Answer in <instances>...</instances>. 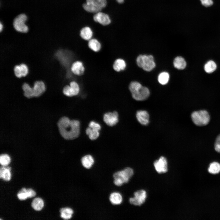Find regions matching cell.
<instances>
[{
    "mask_svg": "<svg viewBox=\"0 0 220 220\" xmlns=\"http://www.w3.org/2000/svg\"><path fill=\"white\" fill-rule=\"evenodd\" d=\"M57 125L61 135L66 139H74L79 135L80 123L78 120H70L64 117L59 119Z\"/></svg>",
    "mask_w": 220,
    "mask_h": 220,
    "instance_id": "6da1fadb",
    "label": "cell"
},
{
    "mask_svg": "<svg viewBox=\"0 0 220 220\" xmlns=\"http://www.w3.org/2000/svg\"><path fill=\"white\" fill-rule=\"evenodd\" d=\"M28 198H31L35 196L36 195L35 192L31 189H27Z\"/></svg>",
    "mask_w": 220,
    "mask_h": 220,
    "instance_id": "74e56055",
    "label": "cell"
},
{
    "mask_svg": "<svg viewBox=\"0 0 220 220\" xmlns=\"http://www.w3.org/2000/svg\"><path fill=\"white\" fill-rule=\"evenodd\" d=\"M214 147L216 151L220 153V134L217 136L216 138Z\"/></svg>",
    "mask_w": 220,
    "mask_h": 220,
    "instance_id": "e575fe53",
    "label": "cell"
},
{
    "mask_svg": "<svg viewBox=\"0 0 220 220\" xmlns=\"http://www.w3.org/2000/svg\"><path fill=\"white\" fill-rule=\"evenodd\" d=\"M80 35L83 39L86 40H89L93 36V32L90 27L86 26L83 28L81 30Z\"/></svg>",
    "mask_w": 220,
    "mask_h": 220,
    "instance_id": "e0dca14e",
    "label": "cell"
},
{
    "mask_svg": "<svg viewBox=\"0 0 220 220\" xmlns=\"http://www.w3.org/2000/svg\"><path fill=\"white\" fill-rule=\"evenodd\" d=\"M129 89L133 98L137 101L145 100L150 95V91L148 88L142 86L137 82H131L129 85Z\"/></svg>",
    "mask_w": 220,
    "mask_h": 220,
    "instance_id": "7a4b0ae2",
    "label": "cell"
},
{
    "mask_svg": "<svg viewBox=\"0 0 220 220\" xmlns=\"http://www.w3.org/2000/svg\"><path fill=\"white\" fill-rule=\"evenodd\" d=\"M133 197L130 198L129 202L132 204L140 206L145 202L147 194L146 192L144 190H138L134 193Z\"/></svg>",
    "mask_w": 220,
    "mask_h": 220,
    "instance_id": "ba28073f",
    "label": "cell"
},
{
    "mask_svg": "<svg viewBox=\"0 0 220 220\" xmlns=\"http://www.w3.org/2000/svg\"><path fill=\"white\" fill-rule=\"evenodd\" d=\"M73 96L78 95L79 91V87L78 84L75 81H72L70 84Z\"/></svg>",
    "mask_w": 220,
    "mask_h": 220,
    "instance_id": "4dcf8cb0",
    "label": "cell"
},
{
    "mask_svg": "<svg viewBox=\"0 0 220 220\" xmlns=\"http://www.w3.org/2000/svg\"><path fill=\"white\" fill-rule=\"evenodd\" d=\"M88 45L90 49L95 52L99 51L101 47L100 42L95 38L90 39L88 42Z\"/></svg>",
    "mask_w": 220,
    "mask_h": 220,
    "instance_id": "7402d4cb",
    "label": "cell"
},
{
    "mask_svg": "<svg viewBox=\"0 0 220 220\" xmlns=\"http://www.w3.org/2000/svg\"><path fill=\"white\" fill-rule=\"evenodd\" d=\"M154 165L156 170L159 173H165L167 171V161L164 156H161L158 160H156Z\"/></svg>",
    "mask_w": 220,
    "mask_h": 220,
    "instance_id": "9c48e42d",
    "label": "cell"
},
{
    "mask_svg": "<svg viewBox=\"0 0 220 220\" xmlns=\"http://www.w3.org/2000/svg\"><path fill=\"white\" fill-rule=\"evenodd\" d=\"M72 72L75 75H80L83 74L85 70L82 62L77 61L73 63L71 66Z\"/></svg>",
    "mask_w": 220,
    "mask_h": 220,
    "instance_id": "5bb4252c",
    "label": "cell"
},
{
    "mask_svg": "<svg viewBox=\"0 0 220 220\" xmlns=\"http://www.w3.org/2000/svg\"><path fill=\"white\" fill-rule=\"evenodd\" d=\"M63 93L66 96L72 97L73 96L70 85L65 86L63 89Z\"/></svg>",
    "mask_w": 220,
    "mask_h": 220,
    "instance_id": "1f68e13d",
    "label": "cell"
},
{
    "mask_svg": "<svg viewBox=\"0 0 220 220\" xmlns=\"http://www.w3.org/2000/svg\"><path fill=\"white\" fill-rule=\"evenodd\" d=\"M93 19L95 22L104 26L109 25L111 22L108 14L101 11L95 13L93 16Z\"/></svg>",
    "mask_w": 220,
    "mask_h": 220,
    "instance_id": "30bf717a",
    "label": "cell"
},
{
    "mask_svg": "<svg viewBox=\"0 0 220 220\" xmlns=\"http://www.w3.org/2000/svg\"><path fill=\"white\" fill-rule=\"evenodd\" d=\"M169 74L166 72H163L160 73L158 78L159 82L163 85L167 84L169 81Z\"/></svg>",
    "mask_w": 220,
    "mask_h": 220,
    "instance_id": "83f0119b",
    "label": "cell"
},
{
    "mask_svg": "<svg viewBox=\"0 0 220 220\" xmlns=\"http://www.w3.org/2000/svg\"><path fill=\"white\" fill-rule=\"evenodd\" d=\"M89 127L99 131L101 128V127L99 124L94 121L90 122L89 125Z\"/></svg>",
    "mask_w": 220,
    "mask_h": 220,
    "instance_id": "d590c367",
    "label": "cell"
},
{
    "mask_svg": "<svg viewBox=\"0 0 220 220\" xmlns=\"http://www.w3.org/2000/svg\"><path fill=\"white\" fill-rule=\"evenodd\" d=\"M11 168L7 166H2L0 168V178L3 180L9 181L11 179Z\"/></svg>",
    "mask_w": 220,
    "mask_h": 220,
    "instance_id": "2e32d148",
    "label": "cell"
},
{
    "mask_svg": "<svg viewBox=\"0 0 220 220\" xmlns=\"http://www.w3.org/2000/svg\"><path fill=\"white\" fill-rule=\"evenodd\" d=\"M133 174V170L129 167L117 171L113 175V183L116 186H121L123 184L128 182Z\"/></svg>",
    "mask_w": 220,
    "mask_h": 220,
    "instance_id": "3957f363",
    "label": "cell"
},
{
    "mask_svg": "<svg viewBox=\"0 0 220 220\" xmlns=\"http://www.w3.org/2000/svg\"><path fill=\"white\" fill-rule=\"evenodd\" d=\"M60 212L61 217L64 220L71 219L74 213L73 210L69 207L62 208L60 209Z\"/></svg>",
    "mask_w": 220,
    "mask_h": 220,
    "instance_id": "d6986e66",
    "label": "cell"
},
{
    "mask_svg": "<svg viewBox=\"0 0 220 220\" xmlns=\"http://www.w3.org/2000/svg\"><path fill=\"white\" fill-rule=\"evenodd\" d=\"M116 1L117 2H118L119 3L121 4L123 3L124 0H116Z\"/></svg>",
    "mask_w": 220,
    "mask_h": 220,
    "instance_id": "f35d334b",
    "label": "cell"
},
{
    "mask_svg": "<svg viewBox=\"0 0 220 220\" xmlns=\"http://www.w3.org/2000/svg\"><path fill=\"white\" fill-rule=\"evenodd\" d=\"M138 65L146 71L152 70L156 66L154 58L152 55H139L136 60Z\"/></svg>",
    "mask_w": 220,
    "mask_h": 220,
    "instance_id": "5b68a950",
    "label": "cell"
},
{
    "mask_svg": "<svg viewBox=\"0 0 220 220\" xmlns=\"http://www.w3.org/2000/svg\"><path fill=\"white\" fill-rule=\"evenodd\" d=\"M31 206L35 210L39 211L44 207V203L42 199L39 197L35 198L31 203Z\"/></svg>",
    "mask_w": 220,
    "mask_h": 220,
    "instance_id": "603a6c76",
    "label": "cell"
},
{
    "mask_svg": "<svg viewBox=\"0 0 220 220\" xmlns=\"http://www.w3.org/2000/svg\"><path fill=\"white\" fill-rule=\"evenodd\" d=\"M105 122L108 125L112 126L115 125L118 121V115L116 111L113 112H108L103 116Z\"/></svg>",
    "mask_w": 220,
    "mask_h": 220,
    "instance_id": "8fae6325",
    "label": "cell"
},
{
    "mask_svg": "<svg viewBox=\"0 0 220 220\" xmlns=\"http://www.w3.org/2000/svg\"><path fill=\"white\" fill-rule=\"evenodd\" d=\"M27 17L24 14H21L17 16L14 20L13 26L17 31L21 33H25L28 30V28L25 24Z\"/></svg>",
    "mask_w": 220,
    "mask_h": 220,
    "instance_id": "52a82bcc",
    "label": "cell"
},
{
    "mask_svg": "<svg viewBox=\"0 0 220 220\" xmlns=\"http://www.w3.org/2000/svg\"><path fill=\"white\" fill-rule=\"evenodd\" d=\"M3 25L1 22L0 24V30L1 32L2 31V29H3Z\"/></svg>",
    "mask_w": 220,
    "mask_h": 220,
    "instance_id": "ab89813d",
    "label": "cell"
},
{
    "mask_svg": "<svg viewBox=\"0 0 220 220\" xmlns=\"http://www.w3.org/2000/svg\"><path fill=\"white\" fill-rule=\"evenodd\" d=\"M24 95L26 97L30 98L34 97L32 88L27 83H24L22 86Z\"/></svg>",
    "mask_w": 220,
    "mask_h": 220,
    "instance_id": "484cf974",
    "label": "cell"
},
{
    "mask_svg": "<svg viewBox=\"0 0 220 220\" xmlns=\"http://www.w3.org/2000/svg\"><path fill=\"white\" fill-rule=\"evenodd\" d=\"M107 5L106 0H86L83 7L87 12L95 13L101 11Z\"/></svg>",
    "mask_w": 220,
    "mask_h": 220,
    "instance_id": "277c9868",
    "label": "cell"
},
{
    "mask_svg": "<svg viewBox=\"0 0 220 220\" xmlns=\"http://www.w3.org/2000/svg\"><path fill=\"white\" fill-rule=\"evenodd\" d=\"M125 61L122 59H118L115 60L113 64L114 69L116 72L124 70L126 67Z\"/></svg>",
    "mask_w": 220,
    "mask_h": 220,
    "instance_id": "44dd1931",
    "label": "cell"
},
{
    "mask_svg": "<svg viewBox=\"0 0 220 220\" xmlns=\"http://www.w3.org/2000/svg\"><path fill=\"white\" fill-rule=\"evenodd\" d=\"M204 68L206 73H211L216 70L217 65L214 61L210 60L205 64Z\"/></svg>",
    "mask_w": 220,
    "mask_h": 220,
    "instance_id": "cb8c5ba5",
    "label": "cell"
},
{
    "mask_svg": "<svg viewBox=\"0 0 220 220\" xmlns=\"http://www.w3.org/2000/svg\"><path fill=\"white\" fill-rule=\"evenodd\" d=\"M32 89L34 97H38L41 96L45 91V85L43 82L37 81L34 83Z\"/></svg>",
    "mask_w": 220,
    "mask_h": 220,
    "instance_id": "4fadbf2b",
    "label": "cell"
},
{
    "mask_svg": "<svg viewBox=\"0 0 220 220\" xmlns=\"http://www.w3.org/2000/svg\"><path fill=\"white\" fill-rule=\"evenodd\" d=\"M202 5L205 7H209L213 4V0H200Z\"/></svg>",
    "mask_w": 220,
    "mask_h": 220,
    "instance_id": "8d00e7d4",
    "label": "cell"
},
{
    "mask_svg": "<svg viewBox=\"0 0 220 220\" xmlns=\"http://www.w3.org/2000/svg\"><path fill=\"white\" fill-rule=\"evenodd\" d=\"M86 134L88 135L90 139L92 140L96 139L99 135L98 130L92 129L90 127L86 129Z\"/></svg>",
    "mask_w": 220,
    "mask_h": 220,
    "instance_id": "4316f807",
    "label": "cell"
},
{
    "mask_svg": "<svg viewBox=\"0 0 220 220\" xmlns=\"http://www.w3.org/2000/svg\"><path fill=\"white\" fill-rule=\"evenodd\" d=\"M18 198L20 200H24L28 198L27 189L24 188L19 191L17 194Z\"/></svg>",
    "mask_w": 220,
    "mask_h": 220,
    "instance_id": "f1b7e54d",
    "label": "cell"
},
{
    "mask_svg": "<svg viewBox=\"0 0 220 220\" xmlns=\"http://www.w3.org/2000/svg\"><path fill=\"white\" fill-rule=\"evenodd\" d=\"M191 116L193 123L198 126L206 125L210 120L209 114L205 110L194 112L192 113Z\"/></svg>",
    "mask_w": 220,
    "mask_h": 220,
    "instance_id": "8992f818",
    "label": "cell"
},
{
    "mask_svg": "<svg viewBox=\"0 0 220 220\" xmlns=\"http://www.w3.org/2000/svg\"><path fill=\"white\" fill-rule=\"evenodd\" d=\"M136 117L138 121L141 125H147L149 123V116L148 112L144 110L137 111Z\"/></svg>",
    "mask_w": 220,
    "mask_h": 220,
    "instance_id": "7c38bea8",
    "label": "cell"
},
{
    "mask_svg": "<svg viewBox=\"0 0 220 220\" xmlns=\"http://www.w3.org/2000/svg\"><path fill=\"white\" fill-rule=\"evenodd\" d=\"M173 65L176 68L179 70H182L185 68L186 63L184 58L180 56H178L174 58L173 61Z\"/></svg>",
    "mask_w": 220,
    "mask_h": 220,
    "instance_id": "ffe728a7",
    "label": "cell"
},
{
    "mask_svg": "<svg viewBox=\"0 0 220 220\" xmlns=\"http://www.w3.org/2000/svg\"><path fill=\"white\" fill-rule=\"evenodd\" d=\"M10 161L9 156L6 154L1 155L0 156V163L2 166H7Z\"/></svg>",
    "mask_w": 220,
    "mask_h": 220,
    "instance_id": "f546056e",
    "label": "cell"
},
{
    "mask_svg": "<svg viewBox=\"0 0 220 220\" xmlns=\"http://www.w3.org/2000/svg\"><path fill=\"white\" fill-rule=\"evenodd\" d=\"M22 76H26L28 73V68L27 66L24 64H21L20 65Z\"/></svg>",
    "mask_w": 220,
    "mask_h": 220,
    "instance_id": "836d02e7",
    "label": "cell"
},
{
    "mask_svg": "<svg viewBox=\"0 0 220 220\" xmlns=\"http://www.w3.org/2000/svg\"><path fill=\"white\" fill-rule=\"evenodd\" d=\"M14 71L15 76L19 78L22 77L21 69L20 65H17L15 66Z\"/></svg>",
    "mask_w": 220,
    "mask_h": 220,
    "instance_id": "d6a6232c",
    "label": "cell"
},
{
    "mask_svg": "<svg viewBox=\"0 0 220 220\" xmlns=\"http://www.w3.org/2000/svg\"><path fill=\"white\" fill-rule=\"evenodd\" d=\"M208 172L212 174H216L220 172V164L216 162L211 163L208 169Z\"/></svg>",
    "mask_w": 220,
    "mask_h": 220,
    "instance_id": "d4e9b609",
    "label": "cell"
},
{
    "mask_svg": "<svg viewBox=\"0 0 220 220\" xmlns=\"http://www.w3.org/2000/svg\"><path fill=\"white\" fill-rule=\"evenodd\" d=\"M109 200L111 203L112 204L117 205L120 204L122 203L123 198L120 193L114 192L110 194Z\"/></svg>",
    "mask_w": 220,
    "mask_h": 220,
    "instance_id": "ac0fdd59",
    "label": "cell"
},
{
    "mask_svg": "<svg viewBox=\"0 0 220 220\" xmlns=\"http://www.w3.org/2000/svg\"><path fill=\"white\" fill-rule=\"evenodd\" d=\"M82 166L85 168L89 169L93 165L94 160L93 156L90 155H87L83 156L81 159Z\"/></svg>",
    "mask_w": 220,
    "mask_h": 220,
    "instance_id": "9a60e30c",
    "label": "cell"
}]
</instances>
